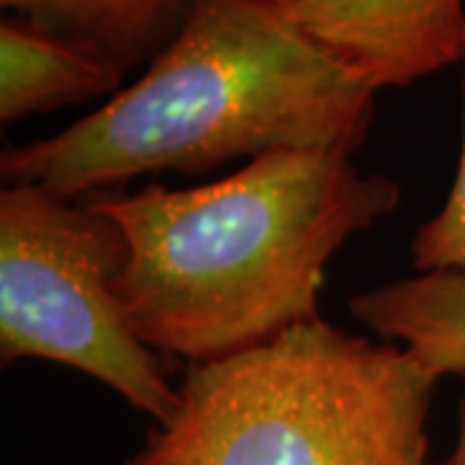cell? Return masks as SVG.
I'll list each match as a JSON object with an SVG mask.
<instances>
[{"label":"cell","instance_id":"cell-8","mask_svg":"<svg viewBox=\"0 0 465 465\" xmlns=\"http://www.w3.org/2000/svg\"><path fill=\"white\" fill-rule=\"evenodd\" d=\"M194 0H0L5 14L101 57L122 78L145 67L182 32Z\"/></svg>","mask_w":465,"mask_h":465},{"label":"cell","instance_id":"cell-9","mask_svg":"<svg viewBox=\"0 0 465 465\" xmlns=\"http://www.w3.org/2000/svg\"><path fill=\"white\" fill-rule=\"evenodd\" d=\"M460 65H463V143H460V161L458 173L450 189L442 210L419 225L411 241V264L416 274L424 272H465V29L463 47H460Z\"/></svg>","mask_w":465,"mask_h":465},{"label":"cell","instance_id":"cell-10","mask_svg":"<svg viewBox=\"0 0 465 465\" xmlns=\"http://www.w3.org/2000/svg\"><path fill=\"white\" fill-rule=\"evenodd\" d=\"M445 465H465V391L460 399V411H458V442Z\"/></svg>","mask_w":465,"mask_h":465},{"label":"cell","instance_id":"cell-3","mask_svg":"<svg viewBox=\"0 0 465 465\" xmlns=\"http://www.w3.org/2000/svg\"><path fill=\"white\" fill-rule=\"evenodd\" d=\"M434 385L399 344L321 318L186 367L176 414L124 465H432Z\"/></svg>","mask_w":465,"mask_h":465},{"label":"cell","instance_id":"cell-1","mask_svg":"<svg viewBox=\"0 0 465 465\" xmlns=\"http://www.w3.org/2000/svg\"><path fill=\"white\" fill-rule=\"evenodd\" d=\"M88 200L127 235L114 290L133 331L158 354L207 365L321 321L326 266L396 213L401 186L344 150H280L192 189Z\"/></svg>","mask_w":465,"mask_h":465},{"label":"cell","instance_id":"cell-6","mask_svg":"<svg viewBox=\"0 0 465 465\" xmlns=\"http://www.w3.org/2000/svg\"><path fill=\"white\" fill-rule=\"evenodd\" d=\"M349 313L403 347L434 381L465 378V272H424L349 298Z\"/></svg>","mask_w":465,"mask_h":465},{"label":"cell","instance_id":"cell-5","mask_svg":"<svg viewBox=\"0 0 465 465\" xmlns=\"http://www.w3.org/2000/svg\"><path fill=\"white\" fill-rule=\"evenodd\" d=\"M290 21L375 91L460 63L463 0H277Z\"/></svg>","mask_w":465,"mask_h":465},{"label":"cell","instance_id":"cell-2","mask_svg":"<svg viewBox=\"0 0 465 465\" xmlns=\"http://www.w3.org/2000/svg\"><path fill=\"white\" fill-rule=\"evenodd\" d=\"M375 96L277 0H194L133 85L63 133L8 145L0 176L75 200L145 173L197 176L280 150L354 153Z\"/></svg>","mask_w":465,"mask_h":465},{"label":"cell","instance_id":"cell-4","mask_svg":"<svg viewBox=\"0 0 465 465\" xmlns=\"http://www.w3.org/2000/svg\"><path fill=\"white\" fill-rule=\"evenodd\" d=\"M130 243L94 202L32 183L0 192V362L45 360L104 382L134 411L166 424L179 388L133 331L114 282Z\"/></svg>","mask_w":465,"mask_h":465},{"label":"cell","instance_id":"cell-7","mask_svg":"<svg viewBox=\"0 0 465 465\" xmlns=\"http://www.w3.org/2000/svg\"><path fill=\"white\" fill-rule=\"evenodd\" d=\"M124 78L109 63L26 18L0 21V122L78 106L122 88Z\"/></svg>","mask_w":465,"mask_h":465}]
</instances>
